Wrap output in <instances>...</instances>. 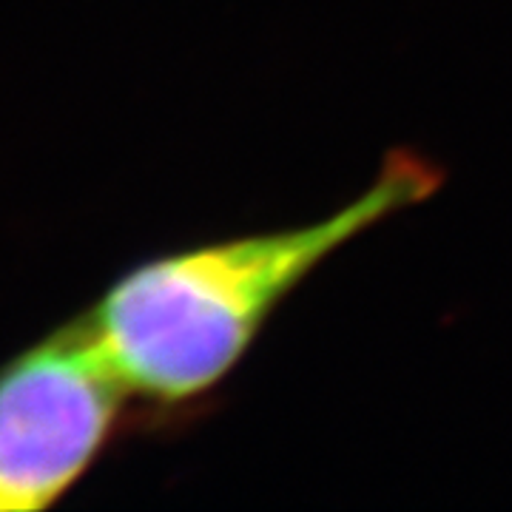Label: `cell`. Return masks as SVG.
<instances>
[{
    "label": "cell",
    "instance_id": "obj_1",
    "mask_svg": "<svg viewBox=\"0 0 512 512\" xmlns=\"http://www.w3.org/2000/svg\"><path fill=\"white\" fill-rule=\"evenodd\" d=\"M444 174L416 151H390L379 177L322 220L154 256L83 313L131 399L157 410L208 396L274 311L373 225L433 197Z\"/></svg>",
    "mask_w": 512,
    "mask_h": 512
},
{
    "label": "cell",
    "instance_id": "obj_2",
    "mask_svg": "<svg viewBox=\"0 0 512 512\" xmlns=\"http://www.w3.org/2000/svg\"><path fill=\"white\" fill-rule=\"evenodd\" d=\"M128 387L83 316L0 365V512L55 507L123 424Z\"/></svg>",
    "mask_w": 512,
    "mask_h": 512
}]
</instances>
